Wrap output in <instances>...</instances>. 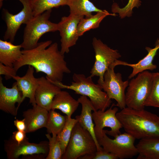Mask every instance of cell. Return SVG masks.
<instances>
[{"label": "cell", "mask_w": 159, "mask_h": 159, "mask_svg": "<svg viewBox=\"0 0 159 159\" xmlns=\"http://www.w3.org/2000/svg\"><path fill=\"white\" fill-rule=\"evenodd\" d=\"M52 43L51 40L42 42L32 49L22 50L21 57L14 64L15 70L24 66H31L36 72L45 73L50 81L62 82L64 74L71 71L57 43Z\"/></svg>", "instance_id": "6da1fadb"}, {"label": "cell", "mask_w": 159, "mask_h": 159, "mask_svg": "<svg viewBox=\"0 0 159 159\" xmlns=\"http://www.w3.org/2000/svg\"><path fill=\"white\" fill-rule=\"evenodd\" d=\"M125 132L135 139L159 137V117L143 109L125 107L116 114Z\"/></svg>", "instance_id": "7a4b0ae2"}, {"label": "cell", "mask_w": 159, "mask_h": 159, "mask_svg": "<svg viewBox=\"0 0 159 159\" xmlns=\"http://www.w3.org/2000/svg\"><path fill=\"white\" fill-rule=\"evenodd\" d=\"M92 78L90 76L86 77L83 74L74 73L72 76L73 81L70 85H64L62 82L50 81L61 89L72 90L77 94L87 96L96 111H104L110 106L111 100L102 91L101 85L95 84Z\"/></svg>", "instance_id": "3957f363"}, {"label": "cell", "mask_w": 159, "mask_h": 159, "mask_svg": "<svg viewBox=\"0 0 159 159\" xmlns=\"http://www.w3.org/2000/svg\"><path fill=\"white\" fill-rule=\"evenodd\" d=\"M52 9L34 16L26 24L23 38L21 44L24 50H29L36 47L40 38L44 34L55 32L58 30V24L49 20Z\"/></svg>", "instance_id": "277c9868"}, {"label": "cell", "mask_w": 159, "mask_h": 159, "mask_svg": "<svg viewBox=\"0 0 159 159\" xmlns=\"http://www.w3.org/2000/svg\"><path fill=\"white\" fill-rule=\"evenodd\" d=\"M153 74L147 70L138 74L129 82L125 93L127 107L135 110L144 108L145 102L150 93Z\"/></svg>", "instance_id": "5b68a950"}, {"label": "cell", "mask_w": 159, "mask_h": 159, "mask_svg": "<svg viewBox=\"0 0 159 159\" xmlns=\"http://www.w3.org/2000/svg\"><path fill=\"white\" fill-rule=\"evenodd\" d=\"M97 150L96 143L91 134L77 122L73 127L62 159H79L86 155H93Z\"/></svg>", "instance_id": "8992f818"}, {"label": "cell", "mask_w": 159, "mask_h": 159, "mask_svg": "<svg viewBox=\"0 0 159 159\" xmlns=\"http://www.w3.org/2000/svg\"><path fill=\"white\" fill-rule=\"evenodd\" d=\"M104 130L102 136L97 140L105 150L120 159L132 158L138 154L134 144L135 139L132 136L125 132L111 139L107 135Z\"/></svg>", "instance_id": "52a82bcc"}, {"label": "cell", "mask_w": 159, "mask_h": 159, "mask_svg": "<svg viewBox=\"0 0 159 159\" xmlns=\"http://www.w3.org/2000/svg\"><path fill=\"white\" fill-rule=\"evenodd\" d=\"M92 45L95 52V60L90 76L92 78L98 77L97 82L101 85L103 82L105 72L121 56L117 50L110 48L96 37L93 39Z\"/></svg>", "instance_id": "ba28073f"}, {"label": "cell", "mask_w": 159, "mask_h": 159, "mask_svg": "<svg viewBox=\"0 0 159 159\" xmlns=\"http://www.w3.org/2000/svg\"><path fill=\"white\" fill-rule=\"evenodd\" d=\"M114 105L113 103L106 110H98L92 113L95 124L94 131L97 140L102 136L104 130L107 134L114 138L121 133L120 130L122 127L116 115L118 108L116 107L113 108Z\"/></svg>", "instance_id": "9c48e42d"}, {"label": "cell", "mask_w": 159, "mask_h": 159, "mask_svg": "<svg viewBox=\"0 0 159 159\" xmlns=\"http://www.w3.org/2000/svg\"><path fill=\"white\" fill-rule=\"evenodd\" d=\"M115 67L113 64L106 71L103 82L100 85L109 98L115 100L117 102L116 105L122 110L126 107L125 91L129 82L128 80L123 81L121 74L115 72Z\"/></svg>", "instance_id": "30bf717a"}, {"label": "cell", "mask_w": 159, "mask_h": 159, "mask_svg": "<svg viewBox=\"0 0 159 159\" xmlns=\"http://www.w3.org/2000/svg\"><path fill=\"white\" fill-rule=\"evenodd\" d=\"M4 149L9 159H16L21 156L41 154L47 156L49 151V142L42 141L38 143L29 142L26 137L20 143H17L11 138L6 140Z\"/></svg>", "instance_id": "8fae6325"}, {"label": "cell", "mask_w": 159, "mask_h": 159, "mask_svg": "<svg viewBox=\"0 0 159 159\" xmlns=\"http://www.w3.org/2000/svg\"><path fill=\"white\" fill-rule=\"evenodd\" d=\"M23 5L19 13L13 14L4 9L5 21L7 26L4 36L5 40L13 43L17 31L22 24H26L34 17L30 0H18Z\"/></svg>", "instance_id": "7c38bea8"}, {"label": "cell", "mask_w": 159, "mask_h": 159, "mask_svg": "<svg viewBox=\"0 0 159 159\" xmlns=\"http://www.w3.org/2000/svg\"><path fill=\"white\" fill-rule=\"evenodd\" d=\"M83 16L70 13L67 16L62 18L58 23V30L61 37L60 51L63 54L68 53L70 48L75 45L79 37L77 33L78 24Z\"/></svg>", "instance_id": "4fadbf2b"}, {"label": "cell", "mask_w": 159, "mask_h": 159, "mask_svg": "<svg viewBox=\"0 0 159 159\" xmlns=\"http://www.w3.org/2000/svg\"><path fill=\"white\" fill-rule=\"evenodd\" d=\"M22 94L16 82H14L11 88L5 86L2 78L0 76V109L16 116L18 109L22 103Z\"/></svg>", "instance_id": "5bb4252c"}, {"label": "cell", "mask_w": 159, "mask_h": 159, "mask_svg": "<svg viewBox=\"0 0 159 159\" xmlns=\"http://www.w3.org/2000/svg\"><path fill=\"white\" fill-rule=\"evenodd\" d=\"M61 90V88L46 77L42 76L38 78L35 93L36 104L49 111L54 97Z\"/></svg>", "instance_id": "9a60e30c"}, {"label": "cell", "mask_w": 159, "mask_h": 159, "mask_svg": "<svg viewBox=\"0 0 159 159\" xmlns=\"http://www.w3.org/2000/svg\"><path fill=\"white\" fill-rule=\"evenodd\" d=\"M34 68L28 66L25 74L21 77L15 75L13 77L17 83L22 94V102L26 97L29 98V103L33 106L36 104L35 99V93L38 85V78L34 75Z\"/></svg>", "instance_id": "2e32d148"}, {"label": "cell", "mask_w": 159, "mask_h": 159, "mask_svg": "<svg viewBox=\"0 0 159 159\" xmlns=\"http://www.w3.org/2000/svg\"><path fill=\"white\" fill-rule=\"evenodd\" d=\"M49 111L37 105L23 112L26 125V133L33 132L45 127Z\"/></svg>", "instance_id": "e0dca14e"}, {"label": "cell", "mask_w": 159, "mask_h": 159, "mask_svg": "<svg viewBox=\"0 0 159 159\" xmlns=\"http://www.w3.org/2000/svg\"><path fill=\"white\" fill-rule=\"evenodd\" d=\"M77 100L81 105L82 110L80 115H76L75 119L83 128L91 134L96 143L97 150H99L102 147L98 144L95 135V124L93 123L92 112V111L96 110L90 100L87 96L81 95Z\"/></svg>", "instance_id": "ac0fdd59"}, {"label": "cell", "mask_w": 159, "mask_h": 159, "mask_svg": "<svg viewBox=\"0 0 159 159\" xmlns=\"http://www.w3.org/2000/svg\"><path fill=\"white\" fill-rule=\"evenodd\" d=\"M145 49L148 52V54L136 63L130 64L117 59L115 61L114 64L115 66L122 65L132 67V71L128 77L129 79H131L138 73L144 71L148 70H153L157 68V66L153 64V61L157 54V51L159 49V40L158 39L155 42L154 48H151L148 47H146Z\"/></svg>", "instance_id": "d6986e66"}, {"label": "cell", "mask_w": 159, "mask_h": 159, "mask_svg": "<svg viewBox=\"0 0 159 159\" xmlns=\"http://www.w3.org/2000/svg\"><path fill=\"white\" fill-rule=\"evenodd\" d=\"M79 104L78 100L73 98L68 92L61 90L54 97L50 109L59 110L69 118L77 110Z\"/></svg>", "instance_id": "ffe728a7"}, {"label": "cell", "mask_w": 159, "mask_h": 159, "mask_svg": "<svg viewBox=\"0 0 159 159\" xmlns=\"http://www.w3.org/2000/svg\"><path fill=\"white\" fill-rule=\"evenodd\" d=\"M20 44L15 45L10 41L0 40V62L14 67V64L22 55Z\"/></svg>", "instance_id": "44dd1931"}, {"label": "cell", "mask_w": 159, "mask_h": 159, "mask_svg": "<svg viewBox=\"0 0 159 159\" xmlns=\"http://www.w3.org/2000/svg\"><path fill=\"white\" fill-rule=\"evenodd\" d=\"M136 146L137 159H159V137L140 140Z\"/></svg>", "instance_id": "7402d4cb"}, {"label": "cell", "mask_w": 159, "mask_h": 159, "mask_svg": "<svg viewBox=\"0 0 159 159\" xmlns=\"http://www.w3.org/2000/svg\"><path fill=\"white\" fill-rule=\"evenodd\" d=\"M116 15L115 13L110 14L106 10H104L90 16L83 17L80 20L77 26L78 35L80 37L86 32L98 28L101 22L107 16Z\"/></svg>", "instance_id": "603a6c76"}, {"label": "cell", "mask_w": 159, "mask_h": 159, "mask_svg": "<svg viewBox=\"0 0 159 159\" xmlns=\"http://www.w3.org/2000/svg\"><path fill=\"white\" fill-rule=\"evenodd\" d=\"M67 5L69 7L70 13L85 17L92 16V12L102 10L95 6L89 0H69Z\"/></svg>", "instance_id": "cb8c5ba5"}, {"label": "cell", "mask_w": 159, "mask_h": 159, "mask_svg": "<svg viewBox=\"0 0 159 159\" xmlns=\"http://www.w3.org/2000/svg\"><path fill=\"white\" fill-rule=\"evenodd\" d=\"M67 117L55 111L51 110L49 111L45 128L48 133L52 135H57L64 126Z\"/></svg>", "instance_id": "d4e9b609"}, {"label": "cell", "mask_w": 159, "mask_h": 159, "mask_svg": "<svg viewBox=\"0 0 159 159\" xmlns=\"http://www.w3.org/2000/svg\"><path fill=\"white\" fill-rule=\"evenodd\" d=\"M69 0H30L34 16L54 8L67 5Z\"/></svg>", "instance_id": "484cf974"}, {"label": "cell", "mask_w": 159, "mask_h": 159, "mask_svg": "<svg viewBox=\"0 0 159 159\" xmlns=\"http://www.w3.org/2000/svg\"><path fill=\"white\" fill-rule=\"evenodd\" d=\"M77 122L75 118L67 117L64 126L57 135V139L64 154L70 139L73 127Z\"/></svg>", "instance_id": "4316f807"}, {"label": "cell", "mask_w": 159, "mask_h": 159, "mask_svg": "<svg viewBox=\"0 0 159 159\" xmlns=\"http://www.w3.org/2000/svg\"><path fill=\"white\" fill-rule=\"evenodd\" d=\"M153 82L151 90L145 106L159 108V72L153 73Z\"/></svg>", "instance_id": "83f0119b"}, {"label": "cell", "mask_w": 159, "mask_h": 159, "mask_svg": "<svg viewBox=\"0 0 159 159\" xmlns=\"http://www.w3.org/2000/svg\"><path fill=\"white\" fill-rule=\"evenodd\" d=\"M141 3L140 0H129L127 4L122 8H120L117 3H113L112 6V11L113 13H118L121 19L129 17L132 15L133 9L138 8L141 5Z\"/></svg>", "instance_id": "f1b7e54d"}, {"label": "cell", "mask_w": 159, "mask_h": 159, "mask_svg": "<svg viewBox=\"0 0 159 159\" xmlns=\"http://www.w3.org/2000/svg\"><path fill=\"white\" fill-rule=\"evenodd\" d=\"M49 141V151L46 159H61L63 154L60 143L57 135H52L50 134H46Z\"/></svg>", "instance_id": "f546056e"}, {"label": "cell", "mask_w": 159, "mask_h": 159, "mask_svg": "<svg viewBox=\"0 0 159 159\" xmlns=\"http://www.w3.org/2000/svg\"><path fill=\"white\" fill-rule=\"evenodd\" d=\"M81 159H117L118 158L115 155L105 150L102 147L97 150L93 155H86L80 157Z\"/></svg>", "instance_id": "4dcf8cb0"}, {"label": "cell", "mask_w": 159, "mask_h": 159, "mask_svg": "<svg viewBox=\"0 0 159 159\" xmlns=\"http://www.w3.org/2000/svg\"><path fill=\"white\" fill-rule=\"evenodd\" d=\"M17 72L14 67L5 65L0 62V74L4 75L6 80H9L16 75Z\"/></svg>", "instance_id": "1f68e13d"}, {"label": "cell", "mask_w": 159, "mask_h": 159, "mask_svg": "<svg viewBox=\"0 0 159 159\" xmlns=\"http://www.w3.org/2000/svg\"><path fill=\"white\" fill-rule=\"evenodd\" d=\"M26 133L25 131L17 130L13 132L11 138L17 143H20L26 137Z\"/></svg>", "instance_id": "d6a6232c"}, {"label": "cell", "mask_w": 159, "mask_h": 159, "mask_svg": "<svg viewBox=\"0 0 159 159\" xmlns=\"http://www.w3.org/2000/svg\"><path fill=\"white\" fill-rule=\"evenodd\" d=\"M14 123L17 130L26 131V127L24 118L21 120L16 119L14 120Z\"/></svg>", "instance_id": "836d02e7"}, {"label": "cell", "mask_w": 159, "mask_h": 159, "mask_svg": "<svg viewBox=\"0 0 159 159\" xmlns=\"http://www.w3.org/2000/svg\"><path fill=\"white\" fill-rule=\"evenodd\" d=\"M4 0H0V8L1 7L2 4H3V2Z\"/></svg>", "instance_id": "e575fe53"}, {"label": "cell", "mask_w": 159, "mask_h": 159, "mask_svg": "<svg viewBox=\"0 0 159 159\" xmlns=\"http://www.w3.org/2000/svg\"></svg>", "instance_id": "d590c367"}]
</instances>
